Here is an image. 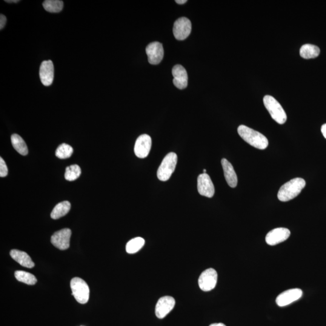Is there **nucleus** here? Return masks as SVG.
I'll return each instance as SVG.
<instances>
[{"label": "nucleus", "mask_w": 326, "mask_h": 326, "mask_svg": "<svg viewBox=\"0 0 326 326\" xmlns=\"http://www.w3.org/2000/svg\"><path fill=\"white\" fill-rule=\"evenodd\" d=\"M237 132L244 141L254 148L264 150L268 147V140L267 137L247 126H239Z\"/></svg>", "instance_id": "f257e3e1"}, {"label": "nucleus", "mask_w": 326, "mask_h": 326, "mask_svg": "<svg viewBox=\"0 0 326 326\" xmlns=\"http://www.w3.org/2000/svg\"><path fill=\"white\" fill-rule=\"evenodd\" d=\"M306 181L305 179L296 178L283 185L277 194L280 201L287 202L296 198L305 188Z\"/></svg>", "instance_id": "f03ea898"}, {"label": "nucleus", "mask_w": 326, "mask_h": 326, "mask_svg": "<svg viewBox=\"0 0 326 326\" xmlns=\"http://www.w3.org/2000/svg\"><path fill=\"white\" fill-rule=\"evenodd\" d=\"M264 104L274 121L280 125L285 124L287 120V114L282 105L273 96H265L264 98Z\"/></svg>", "instance_id": "7ed1b4c3"}, {"label": "nucleus", "mask_w": 326, "mask_h": 326, "mask_svg": "<svg viewBox=\"0 0 326 326\" xmlns=\"http://www.w3.org/2000/svg\"><path fill=\"white\" fill-rule=\"evenodd\" d=\"M178 161V157L175 153H170L163 159L161 165L157 170V177L162 181L169 179L175 171Z\"/></svg>", "instance_id": "20e7f679"}, {"label": "nucleus", "mask_w": 326, "mask_h": 326, "mask_svg": "<svg viewBox=\"0 0 326 326\" xmlns=\"http://www.w3.org/2000/svg\"><path fill=\"white\" fill-rule=\"evenodd\" d=\"M71 288L74 298L81 304H85L89 300L90 288L84 280L75 277L71 280Z\"/></svg>", "instance_id": "39448f33"}, {"label": "nucleus", "mask_w": 326, "mask_h": 326, "mask_svg": "<svg viewBox=\"0 0 326 326\" xmlns=\"http://www.w3.org/2000/svg\"><path fill=\"white\" fill-rule=\"evenodd\" d=\"M217 281V273L213 268L207 269L200 276L198 284L203 291H210L215 288Z\"/></svg>", "instance_id": "423d86ee"}, {"label": "nucleus", "mask_w": 326, "mask_h": 326, "mask_svg": "<svg viewBox=\"0 0 326 326\" xmlns=\"http://www.w3.org/2000/svg\"><path fill=\"white\" fill-rule=\"evenodd\" d=\"M191 31V23L189 19L181 17L177 19L173 25V32L175 38L179 41H182L190 35Z\"/></svg>", "instance_id": "0eeeda50"}, {"label": "nucleus", "mask_w": 326, "mask_h": 326, "mask_svg": "<svg viewBox=\"0 0 326 326\" xmlns=\"http://www.w3.org/2000/svg\"><path fill=\"white\" fill-rule=\"evenodd\" d=\"M71 235V231L68 228H64V229L56 231L51 236V244L59 250H67L70 247Z\"/></svg>", "instance_id": "6e6552de"}, {"label": "nucleus", "mask_w": 326, "mask_h": 326, "mask_svg": "<svg viewBox=\"0 0 326 326\" xmlns=\"http://www.w3.org/2000/svg\"><path fill=\"white\" fill-rule=\"evenodd\" d=\"M148 61L152 65H157L162 61L164 56L163 45L159 42H154L149 44L146 48Z\"/></svg>", "instance_id": "1a4fd4ad"}, {"label": "nucleus", "mask_w": 326, "mask_h": 326, "mask_svg": "<svg viewBox=\"0 0 326 326\" xmlns=\"http://www.w3.org/2000/svg\"><path fill=\"white\" fill-rule=\"evenodd\" d=\"M152 147V139L147 134H143L137 139L134 153L140 159H145L150 154Z\"/></svg>", "instance_id": "9d476101"}, {"label": "nucleus", "mask_w": 326, "mask_h": 326, "mask_svg": "<svg viewBox=\"0 0 326 326\" xmlns=\"http://www.w3.org/2000/svg\"><path fill=\"white\" fill-rule=\"evenodd\" d=\"M302 296L303 291L300 289H291V290H288L280 294L277 297L276 303L280 307H287L299 300Z\"/></svg>", "instance_id": "9b49d317"}, {"label": "nucleus", "mask_w": 326, "mask_h": 326, "mask_svg": "<svg viewBox=\"0 0 326 326\" xmlns=\"http://www.w3.org/2000/svg\"><path fill=\"white\" fill-rule=\"evenodd\" d=\"M175 305V300L172 297L165 296L160 298L156 307V315L160 319H164L172 311Z\"/></svg>", "instance_id": "f8f14e48"}, {"label": "nucleus", "mask_w": 326, "mask_h": 326, "mask_svg": "<svg viewBox=\"0 0 326 326\" xmlns=\"http://www.w3.org/2000/svg\"><path fill=\"white\" fill-rule=\"evenodd\" d=\"M198 190L201 195L212 198L214 196V187L209 175L202 173L198 177Z\"/></svg>", "instance_id": "ddd939ff"}, {"label": "nucleus", "mask_w": 326, "mask_h": 326, "mask_svg": "<svg viewBox=\"0 0 326 326\" xmlns=\"http://www.w3.org/2000/svg\"><path fill=\"white\" fill-rule=\"evenodd\" d=\"M290 231L285 228H277L271 230L266 236V242L268 245L273 246L282 243L290 237Z\"/></svg>", "instance_id": "4468645a"}, {"label": "nucleus", "mask_w": 326, "mask_h": 326, "mask_svg": "<svg viewBox=\"0 0 326 326\" xmlns=\"http://www.w3.org/2000/svg\"><path fill=\"white\" fill-rule=\"evenodd\" d=\"M173 84L179 90H183L187 87L188 75L186 70L181 65H176L173 68Z\"/></svg>", "instance_id": "2eb2a0df"}, {"label": "nucleus", "mask_w": 326, "mask_h": 326, "mask_svg": "<svg viewBox=\"0 0 326 326\" xmlns=\"http://www.w3.org/2000/svg\"><path fill=\"white\" fill-rule=\"evenodd\" d=\"M39 76L42 84L50 86L54 79V66L52 61H44L42 62L39 69Z\"/></svg>", "instance_id": "dca6fc26"}, {"label": "nucleus", "mask_w": 326, "mask_h": 326, "mask_svg": "<svg viewBox=\"0 0 326 326\" xmlns=\"http://www.w3.org/2000/svg\"><path fill=\"white\" fill-rule=\"evenodd\" d=\"M221 164L226 181L230 187H236L237 185V177L232 164L225 159L222 160Z\"/></svg>", "instance_id": "f3484780"}, {"label": "nucleus", "mask_w": 326, "mask_h": 326, "mask_svg": "<svg viewBox=\"0 0 326 326\" xmlns=\"http://www.w3.org/2000/svg\"><path fill=\"white\" fill-rule=\"evenodd\" d=\"M10 254L12 258L22 267L32 268L35 266L30 256L24 251L13 250L10 251Z\"/></svg>", "instance_id": "a211bd4d"}, {"label": "nucleus", "mask_w": 326, "mask_h": 326, "mask_svg": "<svg viewBox=\"0 0 326 326\" xmlns=\"http://www.w3.org/2000/svg\"><path fill=\"white\" fill-rule=\"evenodd\" d=\"M71 208V204L67 201L59 203L53 208L51 213V217L53 219H58L66 215L69 212Z\"/></svg>", "instance_id": "6ab92c4d"}, {"label": "nucleus", "mask_w": 326, "mask_h": 326, "mask_svg": "<svg viewBox=\"0 0 326 326\" xmlns=\"http://www.w3.org/2000/svg\"><path fill=\"white\" fill-rule=\"evenodd\" d=\"M320 48L316 45L312 44H305L300 48V56L305 59L316 58L319 56Z\"/></svg>", "instance_id": "aec40b11"}, {"label": "nucleus", "mask_w": 326, "mask_h": 326, "mask_svg": "<svg viewBox=\"0 0 326 326\" xmlns=\"http://www.w3.org/2000/svg\"><path fill=\"white\" fill-rule=\"evenodd\" d=\"M11 142L15 150L22 156H26L28 154V149L24 140L18 134H13L11 136Z\"/></svg>", "instance_id": "412c9836"}, {"label": "nucleus", "mask_w": 326, "mask_h": 326, "mask_svg": "<svg viewBox=\"0 0 326 326\" xmlns=\"http://www.w3.org/2000/svg\"><path fill=\"white\" fill-rule=\"evenodd\" d=\"M145 240L142 237H136L131 239L126 246V250L129 254H134L141 250L145 245Z\"/></svg>", "instance_id": "4be33fe9"}, {"label": "nucleus", "mask_w": 326, "mask_h": 326, "mask_svg": "<svg viewBox=\"0 0 326 326\" xmlns=\"http://www.w3.org/2000/svg\"><path fill=\"white\" fill-rule=\"evenodd\" d=\"M43 7L47 12L58 13L61 12L64 7V2L59 0H46L43 2Z\"/></svg>", "instance_id": "5701e85b"}, {"label": "nucleus", "mask_w": 326, "mask_h": 326, "mask_svg": "<svg viewBox=\"0 0 326 326\" xmlns=\"http://www.w3.org/2000/svg\"><path fill=\"white\" fill-rule=\"evenodd\" d=\"M15 277L19 282L24 283L28 285H34L36 284L37 279L35 276L27 272L16 271Z\"/></svg>", "instance_id": "b1692460"}, {"label": "nucleus", "mask_w": 326, "mask_h": 326, "mask_svg": "<svg viewBox=\"0 0 326 326\" xmlns=\"http://www.w3.org/2000/svg\"><path fill=\"white\" fill-rule=\"evenodd\" d=\"M81 175V167L78 165L74 164L68 166L65 173V178L69 181H73Z\"/></svg>", "instance_id": "393cba45"}, {"label": "nucleus", "mask_w": 326, "mask_h": 326, "mask_svg": "<svg viewBox=\"0 0 326 326\" xmlns=\"http://www.w3.org/2000/svg\"><path fill=\"white\" fill-rule=\"evenodd\" d=\"M73 149L71 146L66 144H63L57 148L55 155L60 159H66L72 156Z\"/></svg>", "instance_id": "a878e982"}, {"label": "nucleus", "mask_w": 326, "mask_h": 326, "mask_svg": "<svg viewBox=\"0 0 326 326\" xmlns=\"http://www.w3.org/2000/svg\"><path fill=\"white\" fill-rule=\"evenodd\" d=\"M8 174V168L4 160L2 158H0V176L1 178L5 177Z\"/></svg>", "instance_id": "bb28decb"}, {"label": "nucleus", "mask_w": 326, "mask_h": 326, "mask_svg": "<svg viewBox=\"0 0 326 326\" xmlns=\"http://www.w3.org/2000/svg\"><path fill=\"white\" fill-rule=\"evenodd\" d=\"M6 21V17L1 14V15H0V29L2 30L4 27Z\"/></svg>", "instance_id": "cd10ccee"}, {"label": "nucleus", "mask_w": 326, "mask_h": 326, "mask_svg": "<svg viewBox=\"0 0 326 326\" xmlns=\"http://www.w3.org/2000/svg\"><path fill=\"white\" fill-rule=\"evenodd\" d=\"M321 130L323 136H324L326 139V124L323 125L322 126Z\"/></svg>", "instance_id": "c85d7f7f"}, {"label": "nucleus", "mask_w": 326, "mask_h": 326, "mask_svg": "<svg viewBox=\"0 0 326 326\" xmlns=\"http://www.w3.org/2000/svg\"><path fill=\"white\" fill-rule=\"evenodd\" d=\"M175 1L177 4H182L185 3L187 1V0H176Z\"/></svg>", "instance_id": "c756f323"}, {"label": "nucleus", "mask_w": 326, "mask_h": 326, "mask_svg": "<svg viewBox=\"0 0 326 326\" xmlns=\"http://www.w3.org/2000/svg\"><path fill=\"white\" fill-rule=\"evenodd\" d=\"M209 326H226L224 324H223V323H213V324H211Z\"/></svg>", "instance_id": "7c9ffc66"}, {"label": "nucleus", "mask_w": 326, "mask_h": 326, "mask_svg": "<svg viewBox=\"0 0 326 326\" xmlns=\"http://www.w3.org/2000/svg\"><path fill=\"white\" fill-rule=\"evenodd\" d=\"M5 2H8V3H10V2H18L19 1H16V0H12V1H5Z\"/></svg>", "instance_id": "2f4dec72"}, {"label": "nucleus", "mask_w": 326, "mask_h": 326, "mask_svg": "<svg viewBox=\"0 0 326 326\" xmlns=\"http://www.w3.org/2000/svg\"><path fill=\"white\" fill-rule=\"evenodd\" d=\"M203 171H204V173H206V170L205 169H204V170H203Z\"/></svg>", "instance_id": "473e14b6"}]
</instances>
